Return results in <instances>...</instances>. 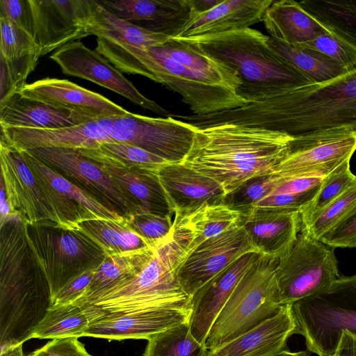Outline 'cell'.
<instances>
[{"label": "cell", "instance_id": "3957f363", "mask_svg": "<svg viewBox=\"0 0 356 356\" xmlns=\"http://www.w3.org/2000/svg\"><path fill=\"white\" fill-rule=\"evenodd\" d=\"M175 38L234 71L241 81L238 94L248 103L312 83L273 51L269 36L256 29Z\"/></svg>", "mask_w": 356, "mask_h": 356}, {"label": "cell", "instance_id": "6da1fadb", "mask_svg": "<svg viewBox=\"0 0 356 356\" xmlns=\"http://www.w3.org/2000/svg\"><path fill=\"white\" fill-rule=\"evenodd\" d=\"M209 121L211 125L234 124L291 136L336 127L356 131V67L327 81L212 113Z\"/></svg>", "mask_w": 356, "mask_h": 356}, {"label": "cell", "instance_id": "d6a6232c", "mask_svg": "<svg viewBox=\"0 0 356 356\" xmlns=\"http://www.w3.org/2000/svg\"><path fill=\"white\" fill-rule=\"evenodd\" d=\"M77 228L97 243L106 255L135 252L152 247L128 226L125 218L121 220H86L79 222Z\"/></svg>", "mask_w": 356, "mask_h": 356}, {"label": "cell", "instance_id": "8fae6325", "mask_svg": "<svg viewBox=\"0 0 356 356\" xmlns=\"http://www.w3.org/2000/svg\"><path fill=\"white\" fill-rule=\"evenodd\" d=\"M198 128L172 116L151 118L131 113L110 118L111 142L130 144L160 156L169 163H182Z\"/></svg>", "mask_w": 356, "mask_h": 356}, {"label": "cell", "instance_id": "603a6c76", "mask_svg": "<svg viewBox=\"0 0 356 356\" xmlns=\"http://www.w3.org/2000/svg\"><path fill=\"white\" fill-rule=\"evenodd\" d=\"M273 0H225L202 13L190 11L177 38H188L242 30L263 22Z\"/></svg>", "mask_w": 356, "mask_h": 356}, {"label": "cell", "instance_id": "cb8c5ba5", "mask_svg": "<svg viewBox=\"0 0 356 356\" xmlns=\"http://www.w3.org/2000/svg\"><path fill=\"white\" fill-rule=\"evenodd\" d=\"M159 177L175 213L191 211L204 204H223V188L182 163L165 165L159 170Z\"/></svg>", "mask_w": 356, "mask_h": 356}, {"label": "cell", "instance_id": "2e32d148", "mask_svg": "<svg viewBox=\"0 0 356 356\" xmlns=\"http://www.w3.org/2000/svg\"><path fill=\"white\" fill-rule=\"evenodd\" d=\"M257 252L241 224L209 238L191 251L177 268L178 281L190 297L243 254Z\"/></svg>", "mask_w": 356, "mask_h": 356}, {"label": "cell", "instance_id": "681fc988", "mask_svg": "<svg viewBox=\"0 0 356 356\" xmlns=\"http://www.w3.org/2000/svg\"><path fill=\"white\" fill-rule=\"evenodd\" d=\"M95 270H88L65 285L54 297L52 306L70 304L78 300L90 284Z\"/></svg>", "mask_w": 356, "mask_h": 356}, {"label": "cell", "instance_id": "ee69618b", "mask_svg": "<svg viewBox=\"0 0 356 356\" xmlns=\"http://www.w3.org/2000/svg\"><path fill=\"white\" fill-rule=\"evenodd\" d=\"M0 30V56L11 60L36 53L40 54L34 39L1 15Z\"/></svg>", "mask_w": 356, "mask_h": 356}, {"label": "cell", "instance_id": "f35d334b", "mask_svg": "<svg viewBox=\"0 0 356 356\" xmlns=\"http://www.w3.org/2000/svg\"><path fill=\"white\" fill-rule=\"evenodd\" d=\"M280 178L275 172L251 177L226 194L223 204L244 216L272 193Z\"/></svg>", "mask_w": 356, "mask_h": 356}, {"label": "cell", "instance_id": "44dd1931", "mask_svg": "<svg viewBox=\"0 0 356 356\" xmlns=\"http://www.w3.org/2000/svg\"><path fill=\"white\" fill-rule=\"evenodd\" d=\"M241 225L257 252L279 258L301 230V213L292 209L253 207L242 216Z\"/></svg>", "mask_w": 356, "mask_h": 356}, {"label": "cell", "instance_id": "7a4b0ae2", "mask_svg": "<svg viewBox=\"0 0 356 356\" xmlns=\"http://www.w3.org/2000/svg\"><path fill=\"white\" fill-rule=\"evenodd\" d=\"M292 138L228 123L198 129L182 163L218 182L226 195L251 177L274 172Z\"/></svg>", "mask_w": 356, "mask_h": 356}, {"label": "cell", "instance_id": "836d02e7", "mask_svg": "<svg viewBox=\"0 0 356 356\" xmlns=\"http://www.w3.org/2000/svg\"><path fill=\"white\" fill-rule=\"evenodd\" d=\"M268 43L280 58L312 83L327 81L348 71L333 60L305 47L287 44L270 36Z\"/></svg>", "mask_w": 356, "mask_h": 356}, {"label": "cell", "instance_id": "f546056e", "mask_svg": "<svg viewBox=\"0 0 356 356\" xmlns=\"http://www.w3.org/2000/svg\"><path fill=\"white\" fill-rule=\"evenodd\" d=\"M96 163L122 190L136 201L141 213L170 218L175 214L160 181L159 171L124 168L105 163Z\"/></svg>", "mask_w": 356, "mask_h": 356}, {"label": "cell", "instance_id": "30bf717a", "mask_svg": "<svg viewBox=\"0 0 356 356\" xmlns=\"http://www.w3.org/2000/svg\"><path fill=\"white\" fill-rule=\"evenodd\" d=\"M356 150V131L336 127L293 136L274 172L283 177H325Z\"/></svg>", "mask_w": 356, "mask_h": 356}, {"label": "cell", "instance_id": "484cf974", "mask_svg": "<svg viewBox=\"0 0 356 356\" xmlns=\"http://www.w3.org/2000/svg\"><path fill=\"white\" fill-rule=\"evenodd\" d=\"M296 324L290 305H284L274 316L216 348L206 356H271L286 349Z\"/></svg>", "mask_w": 356, "mask_h": 356}, {"label": "cell", "instance_id": "4fadbf2b", "mask_svg": "<svg viewBox=\"0 0 356 356\" xmlns=\"http://www.w3.org/2000/svg\"><path fill=\"white\" fill-rule=\"evenodd\" d=\"M191 307L161 305L124 310L83 309L89 319L83 337L111 340H148L154 334L188 321Z\"/></svg>", "mask_w": 356, "mask_h": 356}, {"label": "cell", "instance_id": "83f0119b", "mask_svg": "<svg viewBox=\"0 0 356 356\" xmlns=\"http://www.w3.org/2000/svg\"><path fill=\"white\" fill-rule=\"evenodd\" d=\"M241 220L240 212L224 204H204L191 211L175 213L174 236L184 244L185 258L202 243L241 225Z\"/></svg>", "mask_w": 356, "mask_h": 356}, {"label": "cell", "instance_id": "b9f144b4", "mask_svg": "<svg viewBox=\"0 0 356 356\" xmlns=\"http://www.w3.org/2000/svg\"><path fill=\"white\" fill-rule=\"evenodd\" d=\"M40 56L39 53L11 60L0 56V105L27 84L26 79L35 70Z\"/></svg>", "mask_w": 356, "mask_h": 356}, {"label": "cell", "instance_id": "7c38bea8", "mask_svg": "<svg viewBox=\"0 0 356 356\" xmlns=\"http://www.w3.org/2000/svg\"><path fill=\"white\" fill-rule=\"evenodd\" d=\"M27 151L121 216L141 213L136 201L79 149L41 147Z\"/></svg>", "mask_w": 356, "mask_h": 356}, {"label": "cell", "instance_id": "5b68a950", "mask_svg": "<svg viewBox=\"0 0 356 356\" xmlns=\"http://www.w3.org/2000/svg\"><path fill=\"white\" fill-rule=\"evenodd\" d=\"M278 259L261 254L246 272L210 329L205 342L208 350L236 339L284 306L275 275Z\"/></svg>", "mask_w": 356, "mask_h": 356}, {"label": "cell", "instance_id": "60d3db41", "mask_svg": "<svg viewBox=\"0 0 356 356\" xmlns=\"http://www.w3.org/2000/svg\"><path fill=\"white\" fill-rule=\"evenodd\" d=\"M350 161V159L346 161L324 177L315 198L301 211L302 223L308 221L356 182Z\"/></svg>", "mask_w": 356, "mask_h": 356}, {"label": "cell", "instance_id": "816d5d0a", "mask_svg": "<svg viewBox=\"0 0 356 356\" xmlns=\"http://www.w3.org/2000/svg\"><path fill=\"white\" fill-rule=\"evenodd\" d=\"M0 224L6 221L8 219L13 216L19 214L16 212L10 205L8 199L5 185L3 179L1 178L0 181Z\"/></svg>", "mask_w": 356, "mask_h": 356}, {"label": "cell", "instance_id": "f6af8a7d", "mask_svg": "<svg viewBox=\"0 0 356 356\" xmlns=\"http://www.w3.org/2000/svg\"><path fill=\"white\" fill-rule=\"evenodd\" d=\"M125 218L128 226L151 246L164 241L173 233V220L170 217L137 213Z\"/></svg>", "mask_w": 356, "mask_h": 356}, {"label": "cell", "instance_id": "f1b7e54d", "mask_svg": "<svg viewBox=\"0 0 356 356\" xmlns=\"http://www.w3.org/2000/svg\"><path fill=\"white\" fill-rule=\"evenodd\" d=\"M262 22L270 37L291 45H302L329 29L293 0L273 1Z\"/></svg>", "mask_w": 356, "mask_h": 356}, {"label": "cell", "instance_id": "5bb4252c", "mask_svg": "<svg viewBox=\"0 0 356 356\" xmlns=\"http://www.w3.org/2000/svg\"><path fill=\"white\" fill-rule=\"evenodd\" d=\"M50 58L58 65L65 74L92 81L160 115H172L168 111L139 92L119 70L97 51L87 47L80 40L60 47L50 56Z\"/></svg>", "mask_w": 356, "mask_h": 356}, {"label": "cell", "instance_id": "4dcf8cb0", "mask_svg": "<svg viewBox=\"0 0 356 356\" xmlns=\"http://www.w3.org/2000/svg\"><path fill=\"white\" fill-rule=\"evenodd\" d=\"M152 251L153 246L135 252L106 255L95 270L86 291L72 304L81 308L93 304L104 293L139 273Z\"/></svg>", "mask_w": 356, "mask_h": 356}, {"label": "cell", "instance_id": "9f6ffc18", "mask_svg": "<svg viewBox=\"0 0 356 356\" xmlns=\"http://www.w3.org/2000/svg\"></svg>", "mask_w": 356, "mask_h": 356}, {"label": "cell", "instance_id": "d590c367", "mask_svg": "<svg viewBox=\"0 0 356 356\" xmlns=\"http://www.w3.org/2000/svg\"><path fill=\"white\" fill-rule=\"evenodd\" d=\"M85 156L95 161L124 168L159 170L169 163L140 147L124 143H104L97 147L79 149Z\"/></svg>", "mask_w": 356, "mask_h": 356}, {"label": "cell", "instance_id": "74e56055", "mask_svg": "<svg viewBox=\"0 0 356 356\" xmlns=\"http://www.w3.org/2000/svg\"><path fill=\"white\" fill-rule=\"evenodd\" d=\"M143 356H206L208 349L192 335L188 321L149 338Z\"/></svg>", "mask_w": 356, "mask_h": 356}, {"label": "cell", "instance_id": "e575fe53", "mask_svg": "<svg viewBox=\"0 0 356 356\" xmlns=\"http://www.w3.org/2000/svg\"><path fill=\"white\" fill-rule=\"evenodd\" d=\"M156 47L161 52L213 83L238 92L241 81L234 71L193 49L183 41L172 38L168 42Z\"/></svg>", "mask_w": 356, "mask_h": 356}, {"label": "cell", "instance_id": "ac0fdd59", "mask_svg": "<svg viewBox=\"0 0 356 356\" xmlns=\"http://www.w3.org/2000/svg\"><path fill=\"white\" fill-rule=\"evenodd\" d=\"M1 178L13 209L26 224L54 222L62 226L22 151L0 141Z\"/></svg>", "mask_w": 356, "mask_h": 356}, {"label": "cell", "instance_id": "ffe728a7", "mask_svg": "<svg viewBox=\"0 0 356 356\" xmlns=\"http://www.w3.org/2000/svg\"><path fill=\"white\" fill-rule=\"evenodd\" d=\"M19 93L24 97L81 113L93 120L131 114L102 95L66 79L49 77L40 79L26 84Z\"/></svg>", "mask_w": 356, "mask_h": 356}, {"label": "cell", "instance_id": "ab89813d", "mask_svg": "<svg viewBox=\"0 0 356 356\" xmlns=\"http://www.w3.org/2000/svg\"><path fill=\"white\" fill-rule=\"evenodd\" d=\"M356 206V182L326 207L302 223L301 230L320 240Z\"/></svg>", "mask_w": 356, "mask_h": 356}, {"label": "cell", "instance_id": "f5cc1de1", "mask_svg": "<svg viewBox=\"0 0 356 356\" xmlns=\"http://www.w3.org/2000/svg\"><path fill=\"white\" fill-rule=\"evenodd\" d=\"M187 1L193 13L205 12L221 2L220 0H187Z\"/></svg>", "mask_w": 356, "mask_h": 356}, {"label": "cell", "instance_id": "e0dca14e", "mask_svg": "<svg viewBox=\"0 0 356 356\" xmlns=\"http://www.w3.org/2000/svg\"><path fill=\"white\" fill-rule=\"evenodd\" d=\"M33 38L43 56L91 35L88 0H29Z\"/></svg>", "mask_w": 356, "mask_h": 356}, {"label": "cell", "instance_id": "7402d4cb", "mask_svg": "<svg viewBox=\"0 0 356 356\" xmlns=\"http://www.w3.org/2000/svg\"><path fill=\"white\" fill-rule=\"evenodd\" d=\"M1 141L20 150L41 147L87 149L111 142L104 118L56 129L1 127Z\"/></svg>", "mask_w": 356, "mask_h": 356}, {"label": "cell", "instance_id": "bcb514c9", "mask_svg": "<svg viewBox=\"0 0 356 356\" xmlns=\"http://www.w3.org/2000/svg\"><path fill=\"white\" fill-rule=\"evenodd\" d=\"M322 242L336 248L356 247V206L332 229L320 239Z\"/></svg>", "mask_w": 356, "mask_h": 356}, {"label": "cell", "instance_id": "7dc6e473", "mask_svg": "<svg viewBox=\"0 0 356 356\" xmlns=\"http://www.w3.org/2000/svg\"><path fill=\"white\" fill-rule=\"evenodd\" d=\"M0 15L33 38V21L29 0H0Z\"/></svg>", "mask_w": 356, "mask_h": 356}, {"label": "cell", "instance_id": "7bdbcfd3", "mask_svg": "<svg viewBox=\"0 0 356 356\" xmlns=\"http://www.w3.org/2000/svg\"><path fill=\"white\" fill-rule=\"evenodd\" d=\"M300 46L327 56L348 71L356 67V44L330 28Z\"/></svg>", "mask_w": 356, "mask_h": 356}, {"label": "cell", "instance_id": "d6986e66", "mask_svg": "<svg viewBox=\"0 0 356 356\" xmlns=\"http://www.w3.org/2000/svg\"><path fill=\"white\" fill-rule=\"evenodd\" d=\"M257 252H247L212 277L191 296L190 330L205 346L210 329L244 275L260 257Z\"/></svg>", "mask_w": 356, "mask_h": 356}, {"label": "cell", "instance_id": "11a10c76", "mask_svg": "<svg viewBox=\"0 0 356 356\" xmlns=\"http://www.w3.org/2000/svg\"><path fill=\"white\" fill-rule=\"evenodd\" d=\"M271 356H310V353L307 350L291 352L284 350Z\"/></svg>", "mask_w": 356, "mask_h": 356}, {"label": "cell", "instance_id": "8d00e7d4", "mask_svg": "<svg viewBox=\"0 0 356 356\" xmlns=\"http://www.w3.org/2000/svg\"><path fill=\"white\" fill-rule=\"evenodd\" d=\"M89 319L81 307L72 303L52 306L34 330L32 337L58 339L83 337Z\"/></svg>", "mask_w": 356, "mask_h": 356}, {"label": "cell", "instance_id": "52a82bcc", "mask_svg": "<svg viewBox=\"0 0 356 356\" xmlns=\"http://www.w3.org/2000/svg\"><path fill=\"white\" fill-rule=\"evenodd\" d=\"M26 233L48 280L52 300L69 282L97 269L106 257L104 250L79 228L39 222L26 224Z\"/></svg>", "mask_w": 356, "mask_h": 356}, {"label": "cell", "instance_id": "277c9868", "mask_svg": "<svg viewBox=\"0 0 356 356\" xmlns=\"http://www.w3.org/2000/svg\"><path fill=\"white\" fill-rule=\"evenodd\" d=\"M184 256V245L173 232L153 245L150 257L139 273L82 309L114 311L161 305L191 307V297L181 288L176 272Z\"/></svg>", "mask_w": 356, "mask_h": 356}, {"label": "cell", "instance_id": "9a60e30c", "mask_svg": "<svg viewBox=\"0 0 356 356\" xmlns=\"http://www.w3.org/2000/svg\"><path fill=\"white\" fill-rule=\"evenodd\" d=\"M21 151L43 193L53 207L62 227L75 229L79 222L86 220L124 218L108 209L29 151Z\"/></svg>", "mask_w": 356, "mask_h": 356}, {"label": "cell", "instance_id": "d4e9b609", "mask_svg": "<svg viewBox=\"0 0 356 356\" xmlns=\"http://www.w3.org/2000/svg\"><path fill=\"white\" fill-rule=\"evenodd\" d=\"M111 13L147 30L175 38L187 21V0L99 1Z\"/></svg>", "mask_w": 356, "mask_h": 356}, {"label": "cell", "instance_id": "8992f818", "mask_svg": "<svg viewBox=\"0 0 356 356\" xmlns=\"http://www.w3.org/2000/svg\"><path fill=\"white\" fill-rule=\"evenodd\" d=\"M290 306L295 334L304 337L307 350L334 356L343 331L356 334V275L340 277Z\"/></svg>", "mask_w": 356, "mask_h": 356}, {"label": "cell", "instance_id": "1f68e13d", "mask_svg": "<svg viewBox=\"0 0 356 356\" xmlns=\"http://www.w3.org/2000/svg\"><path fill=\"white\" fill-rule=\"evenodd\" d=\"M90 16V34L140 48L162 45L172 37L153 32L118 17L102 6L99 1L88 0Z\"/></svg>", "mask_w": 356, "mask_h": 356}, {"label": "cell", "instance_id": "db71d44e", "mask_svg": "<svg viewBox=\"0 0 356 356\" xmlns=\"http://www.w3.org/2000/svg\"><path fill=\"white\" fill-rule=\"evenodd\" d=\"M0 356H24L22 349V344L10 348L3 353Z\"/></svg>", "mask_w": 356, "mask_h": 356}, {"label": "cell", "instance_id": "9c48e42d", "mask_svg": "<svg viewBox=\"0 0 356 356\" xmlns=\"http://www.w3.org/2000/svg\"><path fill=\"white\" fill-rule=\"evenodd\" d=\"M334 249L300 232L293 245L279 257L276 267L283 305L314 295L340 277Z\"/></svg>", "mask_w": 356, "mask_h": 356}, {"label": "cell", "instance_id": "f907efd6", "mask_svg": "<svg viewBox=\"0 0 356 356\" xmlns=\"http://www.w3.org/2000/svg\"><path fill=\"white\" fill-rule=\"evenodd\" d=\"M334 356H356V334L343 331Z\"/></svg>", "mask_w": 356, "mask_h": 356}, {"label": "cell", "instance_id": "ba28073f", "mask_svg": "<svg viewBox=\"0 0 356 356\" xmlns=\"http://www.w3.org/2000/svg\"><path fill=\"white\" fill-rule=\"evenodd\" d=\"M138 74L179 93L193 115H204L248 104L237 90L213 83L161 52L157 47L138 48Z\"/></svg>", "mask_w": 356, "mask_h": 356}, {"label": "cell", "instance_id": "4316f807", "mask_svg": "<svg viewBox=\"0 0 356 356\" xmlns=\"http://www.w3.org/2000/svg\"><path fill=\"white\" fill-rule=\"evenodd\" d=\"M94 120L87 115L53 107L16 93L0 105L1 127L56 129Z\"/></svg>", "mask_w": 356, "mask_h": 356}, {"label": "cell", "instance_id": "c3c4849f", "mask_svg": "<svg viewBox=\"0 0 356 356\" xmlns=\"http://www.w3.org/2000/svg\"><path fill=\"white\" fill-rule=\"evenodd\" d=\"M29 356H91L78 337L54 339Z\"/></svg>", "mask_w": 356, "mask_h": 356}]
</instances>
